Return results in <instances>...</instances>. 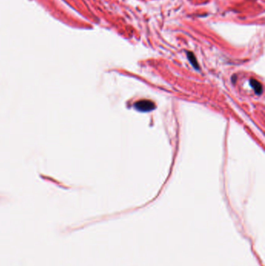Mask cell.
<instances>
[{
  "mask_svg": "<svg viewBox=\"0 0 265 266\" xmlns=\"http://www.w3.org/2000/svg\"><path fill=\"white\" fill-rule=\"evenodd\" d=\"M187 58H188L189 61H190V62L191 63V65H193L194 67L195 68V69H198V62H197L196 59H195V55H194V54L192 52H187Z\"/></svg>",
  "mask_w": 265,
  "mask_h": 266,
  "instance_id": "cell-3",
  "label": "cell"
},
{
  "mask_svg": "<svg viewBox=\"0 0 265 266\" xmlns=\"http://www.w3.org/2000/svg\"><path fill=\"white\" fill-rule=\"evenodd\" d=\"M250 85L252 86V87L254 89L255 92H256L257 94H261V93H262L263 87H262V85H261V83H258L256 80H253H253H250Z\"/></svg>",
  "mask_w": 265,
  "mask_h": 266,
  "instance_id": "cell-2",
  "label": "cell"
},
{
  "mask_svg": "<svg viewBox=\"0 0 265 266\" xmlns=\"http://www.w3.org/2000/svg\"><path fill=\"white\" fill-rule=\"evenodd\" d=\"M135 107L136 110L145 112V111H150L153 110L155 107V104L152 101L143 100V101H138L135 104Z\"/></svg>",
  "mask_w": 265,
  "mask_h": 266,
  "instance_id": "cell-1",
  "label": "cell"
}]
</instances>
